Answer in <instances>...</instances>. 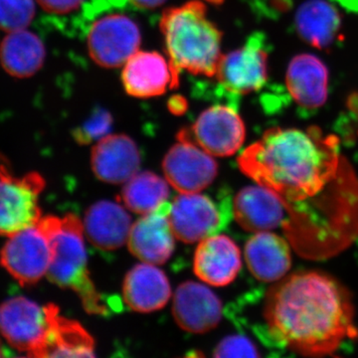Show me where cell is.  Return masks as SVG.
<instances>
[{
  "instance_id": "obj_1",
  "label": "cell",
  "mask_w": 358,
  "mask_h": 358,
  "mask_svg": "<svg viewBox=\"0 0 358 358\" xmlns=\"http://www.w3.org/2000/svg\"><path fill=\"white\" fill-rule=\"evenodd\" d=\"M281 201L282 230L299 255L324 260L358 238V176L336 136L317 127L268 129L238 159Z\"/></svg>"
},
{
  "instance_id": "obj_2",
  "label": "cell",
  "mask_w": 358,
  "mask_h": 358,
  "mask_svg": "<svg viewBox=\"0 0 358 358\" xmlns=\"http://www.w3.org/2000/svg\"><path fill=\"white\" fill-rule=\"evenodd\" d=\"M263 317L275 345L303 357L334 355L358 336L350 292L317 271H300L278 281L266 294Z\"/></svg>"
},
{
  "instance_id": "obj_3",
  "label": "cell",
  "mask_w": 358,
  "mask_h": 358,
  "mask_svg": "<svg viewBox=\"0 0 358 358\" xmlns=\"http://www.w3.org/2000/svg\"><path fill=\"white\" fill-rule=\"evenodd\" d=\"M159 28L178 80L181 70L196 76H215L222 56V33L209 20L203 2L193 0L166 9L160 18Z\"/></svg>"
},
{
  "instance_id": "obj_4",
  "label": "cell",
  "mask_w": 358,
  "mask_h": 358,
  "mask_svg": "<svg viewBox=\"0 0 358 358\" xmlns=\"http://www.w3.org/2000/svg\"><path fill=\"white\" fill-rule=\"evenodd\" d=\"M39 222L50 237L53 248L48 279L61 288L75 292L87 313L107 315L109 308L90 275L83 224L74 214L46 216Z\"/></svg>"
},
{
  "instance_id": "obj_5",
  "label": "cell",
  "mask_w": 358,
  "mask_h": 358,
  "mask_svg": "<svg viewBox=\"0 0 358 358\" xmlns=\"http://www.w3.org/2000/svg\"><path fill=\"white\" fill-rule=\"evenodd\" d=\"M45 187L37 173L16 176L13 166L0 154V235L10 236L35 225L42 218L39 197Z\"/></svg>"
},
{
  "instance_id": "obj_6",
  "label": "cell",
  "mask_w": 358,
  "mask_h": 358,
  "mask_svg": "<svg viewBox=\"0 0 358 358\" xmlns=\"http://www.w3.org/2000/svg\"><path fill=\"white\" fill-rule=\"evenodd\" d=\"M58 310L53 303L40 306L24 296L9 299L0 305V334L15 350L34 357Z\"/></svg>"
},
{
  "instance_id": "obj_7",
  "label": "cell",
  "mask_w": 358,
  "mask_h": 358,
  "mask_svg": "<svg viewBox=\"0 0 358 358\" xmlns=\"http://www.w3.org/2000/svg\"><path fill=\"white\" fill-rule=\"evenodd\" d=\"M53 257L50 237L39 221L8 236L0 251V263L23 286L47 275Z\"/></svg>"
},
{
  "instance_id": "obj_8",
  "label": "cell",
  "mask_w": 358,
  "mask_h": 358,
  "mask_svg": "<svg viewBox=\"0 0 358 358\" xmlns=\"http://www.w3.org/2000/svg\"><path fill=\"white\" fill-rule=\"evenodd\" d=\"M268 58L265 35L253 33L243 46L221 56L214 77L233 95L253 93L267 83Z\"/></svg>"
},
{
  "instance_id": "obj_9",
  "label": "cell",
  "mask_w": 358,
  "mask_h": 358,
  "mask_svg": "<svg viewBox=\"0 0 358 358\" xmlns=\"http://www.w3.org/2000/svg\"><path fill=\"white\" fill-rule=\"evenodd\" d=\"M246 129L237 110L229 106H212L203 110L192 128L183 129L178 140L194 143L212 157L236 154L243 145Z\"/></svg>"
},
{
  "instance_id": "obj_10",
  "label": "cell",
  "mask_w": 358,
  "mask_h": 358,
  "mask_svg": "<svg viewBox=\"0 0 358 358\" xmlns=\"http://www.w3.org/2000/svg\"><path fill=\"white\" fill-rule=\"evenodd\" d=\"M141 43L140 28L124 14L103 15L89 26L87 46L90 56L103 68L124 66L138 51Z\"/></svg>"
},
{
  "instance_id": "obj_11",
  "label": "cell",
  "mask_w": 358,
  "mask_h": 358,
  "mask_svg": "<svg viewBox=\"0 0 358 358\" xmlns=\"http://www.w3.org/2000/svg\"><path fill=\"white\" fill-rule=\"evenodd\" d=\"M167 182L180 193H199L213 182L217 162L194 143L178 140L162 162Z\"/></svg>"
},
{
  "instance_id": "obj_12",
  "label": "cell",
  "mask_w": 358,
  "mask_h": 358,
  "mask_svg": "<svg viewBox=\"0 0 358 358\" xmlns=\"http://www.w3.org/2000/svg\"><path fill=\"white\" fill-rule=\"evenodd\" d=\"M223 217L215 202L199 193H180L169 213L174 236L187 244L215 235L223 227Z\"/></svg>"
},
{
  "instance_id": "obj_13",
  "label": "cell",
  "mask_w": 358,
  "mask_h": 358,
  "mask_svg": "<svg viewBox=\"0 0 358 358\" xmlns=\"http://www.w3.org/2000/svg\"><path fill=\"white\" fill-rule=\"evenodd\" d=\"M169 210L171 204L166 202L131 226L129 250L141 262L160 265L173 255L176 236L169 223Z\"/></svg>"
},
{
  "instance_id": "obj_14",
  "label": "cell",
  "mask_w": 358,
  "mask_h": 358,
  "mask_svg": "<svg viewBox=\"0 0 358 358\" xmlns=\"http://www.w3.org/2000/svg\"><path fill=\"white\" fill-rule=\"evenodd\" d=\"M222 312L218 296L199 282H183L174 294V320L188 333L205 334L215 329L222 319Z\"/></svg>"
},
{
  "instance_id": "obj_15",
  "label": "cell",
  "mask_w": 358,
  "mask_h": 358,
  "mask_svg": "<svg viewBox=\"0 0 358 358\" xmlns=\"http://www.w3.org/2000/svg\"><path fill=\"white\" fill-rule=\"evenodd\" d=\"M122 81L129 96L141 99L164 95L179 83L169 60L157 52L147 51H138L127 61Z\"/></svg>"
},
{
  "instance_id": "obj_16",
  "label": "cell",
  "mask_w": 358,
  "mask_h": 358,
  "mask_svg": "<svg viewBox=\"0 0 358 358\" xmlns=\"http://www.w3.org/2000/svg\"><path fill=\"white\" fill-rule=\"evenodd\" d=\"M91 164L96 178L103 182L122 185L138 173L140 150L126 134H108L94 145Z\"/></svg>"
},
{
  "instance_id": "obj_17",
  "label": "cell",
  "mask_w": 358,
  "mask_h": 358,
  "mask_svg": "<svg viewBox=\"0 0 358 358\" xmlns=\"http://www.w3.org/2000/svg\"><path fill=\"white\" fill-rule=\"evenodd\" d=\"M241 266V251L226 235L207 237L200 241L195 251V275L210 286H228L236 279Z\"/></svg>"
},
{
  "instance_id": "obj_18",
  "label": "cell",
  "mask_w": 358,
  "mask_h": 358,
  "mask_svg": "<svg viewBox=\"0 0 358 358\" xmlns=\"http://www.w3.org/2000/svg\"><path fill=\"white\" fill-rule=\"evenodd\" d=\"M233 215L244 230L258 233L282 229L287 214L279 199L257 185L240 190L233 201Z\"/></svg>"
},
{
  "instance_id": "obj_19",
  "label": "cell",
  "mask_w": 358,
  "mask_h": 358,
  "mask_svg": "<svg viewBox=\"0 0 358 358\" xmlns=\"http://www.w3.org/2000/svg\"><path fill=\"white\" fill-rule=\"evenodd\" d=\"M291 244L272 231L255 233L245 245V260L259 281L274 282L286 277L292 266Z\"/></svg>"
},
{
  "instance_id": "obj_20",
  "label": "cell",
  "mask_w": 358,
  "mask_h": 358,
  "mask_svg": "<svg viewBox=\"0 0 358 358\" xmlns=\"http://www.w3.org/2000/svg\"><path fill=\"white\" fill-rule=\"evenodd\" d=\"M286 85L289 95L301 108L319 109L327 102L329 71L317 56L300 54L289 62Z\"/></svg>"
},
{
  "instance_id": "obj_21",
  "label": "cell",
  "mask_w": 358,
  "mask_h": 358,
  "mask_svg": "<svg viewBox=\"0 0 358 358\" xmlns=\"http://www.w3.org/2000/svg\"><path fill=\"white\" fill-rule=\"evenodd\" d=\"M131 218L126 209L115 202L102 200L92 205L85 215L84 233L96 248L112 251L128 242Z\"/></svg>"
},
{
  "instance_id": "obj_22",
  "label": "cell",
  "mask_w": 358,
  "mask_h": 358,
  "mask_svg": "<svg viewBox=\"0 0 358 358\" xmlns=\"http://www.w3.org/2000/svg\"><path fill=\"white\" fill-rule=\"evenodd\" d=\"M122 296L134 312L152 313L169 303L171 284L166 275L152 264H138L127 274Z\"/></svg>"
},
{
  "instance_id": "obj_23",
  "label": "cell",
  "mask_w": 358,
  "mask_h": 358,
  "mask_svg": "<svg viewBox=\"0 0 358 358\" xmlns=\"http://www.w3.org/2000/svg\"><path fill=\"white\" fill-rule=\"evenodd\" d=\"M294 27L303 41L327 50L341 38L343 20L338 9L326 0H307L296 10Z\"/></svg>"
},
{
  "instance_id": "obj_24",
  "label": "cell",
  "mask_w": 358,
  "mask_h": 358,
  "mask_svg": "<svg viewBox=\"0 0 358 358\" xmlns=\"http://www.w3.org/2000/svg\"><path fill=\"white\" fill-rule=\"evenodd\" d=\"M95 341L76 320L60 315L52 317L48 333L34 357H95Z\"/></svg>"
},
{
  "instance_id": "obj_25",
  "label": "cell",
  "mask_w": 358,
  "mask_h": 358,
  "mask_svg": "<svg viewBox=\"0 0 358 358\" xmlns=\"http://www.w3.org/2000/svg\"><path fill=\"white\" fill-rule=\"evenodd\" d=\"M45 58L46 50L42 40L25 29L9 33L0 47L2 67L18 79L36 74L43 66Z\"/></svg>"
},
{
  "instance_id": "obj_26",
  "label": "cell",
  "mask_w": 358,
  "mask_h": 358,
  "mask_svg": "<svg viewBox=\"0 0 358 358\" xmlns=\"http://www.w3.org/2000/svg\"><path fill=\"white\" fill-rule=\"evenodd\" d=\"M169 185L167 180L150 171L136 173L122 188V202L129 210L145 215L167 202Z\"/></svg>"
},
{
  "instance_id": "obj_27",
  "label": "cell",
  "mask_w": 358,
  "mask_h": 358,
  "mask_svg": "<svg viewBox=\"0 0 358 358\" xmlns=\"http://www.w3.org/2000/svg\"><path fill=\"white\" fill-rule=\"evenodd\" d=\"M34 0H0V30H24L35 16Z\"/></svg>"
},
{
  "instance_id": "obj_28",
  "label": "cell",
  "mask_w": 358,
  "mask_h": 358,
  "mask_svg": "<svg viewBox=\"0 0 358 358\" xmlns=\"http://www.w3.org/2000/svg\"><path fill=\"white\" fill-rule=\"evenodd\" d=\"M112 126L113 117L110 113L98 107L79 128L73 131V138L80 145H88L110 134Z\"/></svg>"
},
{
  "instance_id": "obj_29",
  "label": "cell",
  "mask_w": 358,
  "mask_h": 358,
  "mask_svg": "<svg viewBox=\"0 0 358 358\" xmlns=\"http://www.w3.org/2000/svg\"><path fill=\"white\" fill-rule=\"evenodd\" d=\"M37 2L46 13L54 15H72L80 11L85 23H89L94 16L103 13L108 8L103 4L88 2V0H37Z\"/></svg>"
},
{
  "instance_id": "obj_30",
  "label": "cell",
  "mask_w": 358,
  "mask_h": 358,
  "mask_svg": "<svg viewBox=\"0 0 358 358\" xmlns=\"http://www.w3.org/2000/svg\"><path fill=\"white\" fill-rule=\"evenodd\" d=\"M213 355L215 357H258L260 353L248 338L235 334L222 339L214 350Z\"/></svg>"
},
{
  "instance_id": "obj_31",
  "label": "cell",
  "mask_w": 358,
  "mask_h": 358,
  "mask_svg": "<svg viewBox=\"0 0 358 358\" xmlns=\"http://www.w3.org/2000/svg\"><path fill=\"white\" fill-rule=\"evenodd\" d=\"M169 109L176 115L185 114L187 109V102L180 96H173L169 102Z\"/></svg>"
},
{
  "instance_id": "obj_32",
  "label": "cell",
  "mask_w": 358,
  "mask_h": 358,
  "mask_svg": "<svg viewBox=\"0 0 358 358\" xmlns=\"http://www.w3.org/2000/svg\"><path fill=\"white\" fill-rule=\"evenodd\" d=\"M134 6L141 9H155L162 6L166 0H129Z\"/></svg>"
},
{
  "instance_id": "obj_33",
  "label": "cell",
  "mask_w": 358,
  "mask_h": 358,
  "mask_svg": "<svg viewBox=\"0 0 358 358\" xmlns=\"http://www.w3.org/2000/svg\"><path fill=\"white\" fill-rule=\"evenodd\" d=\"M348 108L350 112H352L353 117L357 121L358 124V93H353L348 96Z\"/></svg>"
},
{
  "instance_id": "obj_34",
  "label": "cell",
  "mask_w": 358,
  "mask_h": 358,
  "mask_svg": "<svg viewBox=\"0 0 358 358\" xmlns=\"http://www.w3.org/2000/svg\"><path fill=\"white\" fill-rule=\"evenodd\" d=\"M4 357V348L2 345L1 339H0V357Z\"/></svg>"
},
{
  "instance_id": "obj_35",
  "label": "cell",
  "mask_w": 358,
  "mask_h": 358,
  "mask_svg": "<svg viewBox=\"0 0 358 358\" xmlns=\"http://www.w3.org/2000/svg\"><path fill=\"white\" fill-rule=\"evenodd\" d=\"M208 1L214 2V3H220V2H222V0H208Z\"/></svg>"
}]
</instances>
